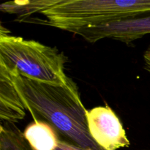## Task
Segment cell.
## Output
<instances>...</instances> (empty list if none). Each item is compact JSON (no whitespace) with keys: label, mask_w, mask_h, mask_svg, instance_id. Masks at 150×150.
<instances>
[{"label":"cell","mask_w":150,"mask_h":150,"mask_svg":"<svg viewBox=\"0 0 150 150\" xmlns=\"http://www.w3.org/2000/svg\"><path fill=\"white\" fill-rule=\"evenodd\" d=\"M7 68L13 84L35 121L45 122L67 142L81 148L103 150L89 135L87 110L72 79L65 85L51 84L27 79L14 69Z\"/></svg>","instance_id":"1"},{"label":"cell","mask_w":150,"mask_h":150,"mask_svg":"<svg viewBox=\"0 0 150 150\" xmlns=\"http://www.w3.org/2000/svg\"><path fill=\"white\" fill-rule=\"evenodd\" d=\"M67 57L57 48L11 35L0 27V62L27 79L65 85L71 79L64 72Z\"/></svg>","instance_id":"2"},{"label":"cell","mask_w":150,"mask_h":150,"mask_svg":"<svg viewBox=\"0 0 150 150\" xmlns=\"http://www.w3.org/2000/svg\"><path fill=\"white\" fill-rule=\"evenodd\" d=\"M42 14L47 25L73 32L150 14V0H61Z\"/></svg>","instance_id":"3"},{"label":"cell","mask_w":150,"mask_h":150,"mask_svg":"<svg viewBox=\"0 0 150 150\" xmlns=\"http://www.w3.org/2000/svg\"><path fill=\"white\" fill-rule=\"evenodd\" d=\"M86 116L89 135L101 149L118 150L130 146L120 119L108 105L92 108Z\"/></svg>","instance_id":"4"},{"label":"cell","mask_w":150,"mask_h":150,"mask_svg":"<svg viewBox=\"0 0 150 150\" xmlns=\"http://www.w3.org/2000/svg\"><path fill=\"white\" fill-rule=\"evenodd\" d=\"M72 33L89 42H96L105 38L130 43L150 34V14L133 18L111 22L99 26L77 29Z\"/></svg>","instance_id":"5"},{"label":"cell","mask_w":150,"mask_h":150,"mask_svg":"<svg viewBox=\"0 0 150 150\" xmlns=\"http://www.w3.org/2000/svg\"><path fill=\"white\" fill-rule=\"evenodd\" d=\"M27 109L16 86L10 70L0 62V119L6 123H16L23 120Z\"/></svg>","instance_id":"6"},{"label":"cell","mask_w":150,"mask_h":150,"mask_svg":"<svg viewBox=\"0 0 150 150\" xmlns=\"http://www.w3.org/2000/svg\"><path fill=\"white\" fill-rule=\"evenodd\" d=\"M23 136L33 150H55L59 142L57 131L42 120L29 125Z\"/></svg>","instance_id":"7"},{"label":"cell","mask_w":150,"mask_h":150,"mask_svg":"<svg viewBox=\"0 0 150 150\" xmlns=\"http://www.w3.org/2000/svg\"><path fill=\"white\" fill-rule=\"evenodd\" d=\"M61 0H29L10 1L0 5L1 12L17 16L18 21H25V19L35 13H42L48 9L58 4Z\"/></svg>","instance_id":"8"},{"label":"cell","mask_w":150,"mask_h":150,"mask_svg":"<svg viewBox=\"0 0 150 150\" xmlns=\"http://www.w3.org/2000/svg\"><path fill=\"white\" fill-rule=\"evenodd\" d=\"M6 123V122H5ZM0 150H33L23 133L13 123H1Z\"/></svg>","instance_id":"9"},{"label":"cell","mask_w":150,"mask_h":150,"mask_svg":"<svg viewBox=\"0 0 150 150\" xmlns=\"http://www.w3.org/2000/svg\"><path fill=\"white\" fill-rule=\"evenodd\" d=\"M55 150H86L67 141L59 140Z\"/></svg>","instance_id":"10"},{"label":"cell","mask_w":150,"mask_h":150,"mask_svg":"<svg viewBox=\"0 0 150 150\" xmlns=\"http://www.w3.org/2000/svg\"><path fill=\"white\" fill-rule=\"evenodd\" d=\"M144 63L145 70L150 73V45L144 54Z\"/></svg>","instance_id":"11"}]
</instances>
